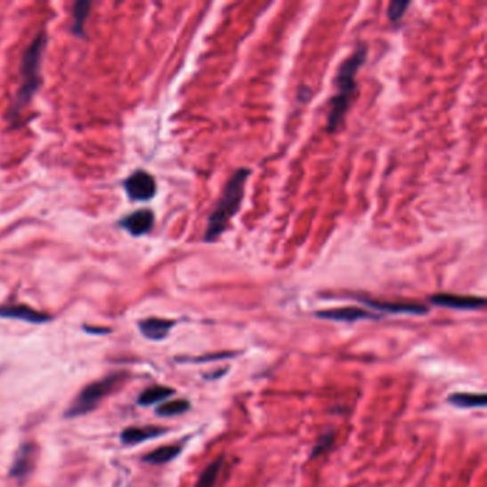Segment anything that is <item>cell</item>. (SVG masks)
<instances>
[{"mask_svg": "<svg viewBox=\"0 0 487 487\" xmlns=\"http://www.w3.org/2000/svg\"><path fill=\"white\" fill-rule=\"evenodd\" d=\"M366 58H368V47L359 46L354 53L340 65L337 77H336L337 91H336L335 98L330 101V112L328 118L329 132H335L339 127L347 110L351 108L352 98L358 89L356 75L359 69L365 63Z\"/></svg>", "mask_w": 487, "mask_h": 487, "instance_id": "cell-1", "label": "cell"}, {"mask_svg": "<svg viewBox=\"0 0 487 487\" xmlns=\"http://www.w3.org/2000/svg\"><path fill=\"white\" fill-rule=\"evenodd\" d=\"M249 176V169H239L231 175L228 183L224 186L221 200L216 203V207L210 214L205 238H203L206 243L216 242V239L228 228L231 217L238 214L243 198H245L246 181Z\"/></svg>", "mask_w": 487, "mask_h": 487, "instance_id": "cell-2", "label": "cell"}, {"mask_svg": "<svg viewBox=\"0 0 487 487\" xmlns=\"http://www.w3.org/2000/svg\"><path fill=\"white\" fill-rule=\"evenodd\" d=\"M47 45V33L45 30L32 40L23 53L22 63H20V86L16 93L15 103H13V113L19 115L25 106L29 105L30 101L42 86V58Z\"/></svg>", "mask_w": 487, "mask_h": 487, "instance_id": "cell-3", "label": "cell"}, {"mask_svg": "<svg viewBox=\"0 0 487 487\" xmlns=\"http://www.w3.org/2000/svg\"><path fill=\"white\" fill-rule=\"evenodd\" d=\"M123 379H125V375H110L105 379L87 385L69 406L65 413L66 418H77V416L86 415L89 411L93 410L101 403V399H105L110 392H113V389L120 385Z\"/></svg>", "mask_w": 487, "mask_h": 487, "instance_id": "cell-4", "label": "cell"}, {"mask_svg": "<svg viewBox=\"0 0 487 487\" xmlns=\"http://www.w3.org/2000/svg\"><path fill=\"white\" fill-rule=\"evenodd\" d=\"M125 191L132 200L148 202L155 198L158 186L152 175L146 170H136L125 181Z\"/></svg>", "mask_w": 487, "mask_h": 487, "instance_id": "cell-5", "label": "cell"}, {"mask_svg": "<svg viewBox=\"0 0 487 487\" xmlns=\"http://www.w3.org/2000/svg\"><path fill=\"white\" fill-rule=\"evenodd\" d=\"M430 302L436 306L456 309V311H479L486 306V300L483 297L460 296V295H450V293H437L430 296Z\"/></svg>", "mask_w": 487, "mask_h": 487, "instance_id": "cell-6", "label": "cell"}, {"mask_svg": "<svg viewBox=\"0 0 487 487\" xmlns=\"http://www.w3.org/2000/svg\"><path fill=\"white\" fill-rule=\"evenodd\" d=\"M155 224V214L150 209L136 210L134 214L127 215L119 222V226L134 238L146 235L152 231Z\"/></svg>", "mask_w": 487, "mask_h": 487, "instance_id": "cell-7", "label": "cell"}, {"mask_svg": "<svg viewBox=\"0 0 487 487\" xmlns=\"http://www.w3.org/2000/svg\"><path fill=\"white\" fill-rule=\"evenodd\" d=\"M0 318L28 321V323H33V325L46 323L52 319L45 312L37 311V309L26 306V304H0Z\"/></svg>", "mask_w": 487, "mask_h": 487, "instance_id": "cell-8", "label": "cell"}, {"mask_svg": "<svg viewBox=\"0 0 487 487\" xmlns=\"http://www.w3.org/2000/svg\"><path fill=\"white\" fill-rule=\"evenodd\" d=\"M37 463V448L33 443H25L19 448L11 467V476L22 482L29 476Z\"/></svg>", "mask_w": 487, "mask_h": 487, "instance_id": "cell-9", "label": "cell"}, {"mask_svg": "<svg viewBox=\"0 0 487 487\" xmlns=\"http://www.w3.org/2000/svg\"><path fill=\"white\" fill-rule=\"evenodd\" d=\"M316 316L325 321H365V319H379V316L370 313V312L361 309V307H340V309H330V311H321L316 313Z\"/></svg>", "mask_w": 487, "mask_h": 487, "instance_id": "cell-10", "label": "cell"}, {"mask_svg": "<svg viewBox=\"0 0 487 487\" xmlns=\"http://www.w3.org/2000/svg\"><path fill=\"white\" fill-rule=\"evenodd\" d=\"M175 325L176 321H169V319L149 318L139 321L142 335L150 340L166 339Z\"/></svg>", "mask_w": 487, "mask_h": 487, "instance_id": "cell-11", "label": "cell"}, {"mask_svg": "<svg viewBox=\"0 0 487 487\" xmlns=\"http://www.w3.org/2000/svg\"><path fill=\"white\" fill-rule=\"evenodd\" d=\"M363 304L368 306L373 307L376 311L387 312V313H404V314H426L429 312L426 306L419 304H401V302H376V300L363 299Z\"/></svg>", "mask_w": 487, "mask_h": 487, "instance_id": "cell-12", "label": "cell"}, {"mask_svg": "<svg viewBox=\"0 0 487 487\" xmlns=\"http://www.w3.org/2000/svg\"><path fill=\"white\" fill-rule=\"evenodd\" d=\"M166 432L167 430L165 427H129V429L123 430L120 439L125 444L143 443V442L153 439V437L162 436Z\"/></svg>", "mask_w": 487, "mask_h": 487, "instance_id": "cell-13", "label": "cell"}, {"mask_svg": "<svg viewBox=\"0 0 487 487\" xmlns=\"http://www.w3.org/2000/svg\"><path fill=\"white\" fill-rule=\"evenodd\" d=\"M92 2H87V0H80L77 2L75 6H73V23L72 28H70V32L75 35L77 37H86V30H85V26H86L87 18L91 15Z\"/></svg>", "mask_w": 487, "mask_h": 487, "instance_id": "cell-14", "label": "cell"}, {"mask_svg": "<svg viewBox=\"0 0 487 487\" xmlns=\"http://www.w3.org/2000/svg\"><path fill=\"white\" fill-rule=\"evenodd\" d=\"M449 403L459 409L484 408L487 403L486 394H451L448 397Z\"/></svg>", "mask_w": 487, "mask_h": 487, "instance_id": "cell-15", "label": "cell"}, {"mask_svg": "<svg viewBox=\"0 0 487 487\" xmlns=\"http://www.w3.org/2000/svg\"><path fill=\"white\" fill-rule=\"evenodd\" d=\"M182 444H169V446H162V448L156 449L152 453H149L143 458L146 463H152V465H163V463L170 462L174 460L177 456L181 455Z\"/></svg>", "mask_w": 487, "mask_h": 487, "instance_id": "cell-16", "label": "cell"}, {"mask_svg": "<svg viewBox=\"0 0 487 487\" xmlns=\"http://www.w3.org/2000/svg\"><path fill=\"white\" fill-rule=\"evenodd\" d=\"M175 390L167 386H152L146 389L139 397V404L141 406H152V404L159 403L165 401L167 397L172 396Z\"/></svg>", "mask_w": 487, "mask_h": 487, "instance_id": "cell-17", "label": "cell"}, {"mask_svg": "<svg viewBox=\"0 0 487 487\" xmlns=\"http://www.w3.org/2000/svg\"><path fill=\"white\" fill-rule=\"evenodd\" d=\"M223 463L224 456H219L216 460L210 463V465L203 470L195 487H215L217 477H219V473H221L222 467H223Z\"/></svg>", "mask_w": 487, "mask_h": 487, "instance_id": "cell-18", "label": "cell"}, {"mask_svg": "<svg viewBox=\"0 0 487 487\" xmlns=\"http://www.w3.org/2000/svg\"><path fill=\"white\" fill-rule=\"evenodd\" d=\"M191 409V403L184 399H179V401L167 402V403L160 404L159 408L156 409V413L159 416H165V418H170V416L182 415L184 411H188Z\"/></svg>", "mask_w": 487, "mask_h": 487, "instance_id": "cell-19", "label": "cell"}, {"mask_svg": "<svg viewBox=\"0 0 487 487\" xmlns=\"http://www.w3.org/2000/svg\"><path fill=\"white\" fill-rule=\"evenodd\" d=\"M333 443H335V432H326L323 436L319 437L316 443H314L313 449H312V458H319V456L325 455L326 451L330 450Z\"/></svg>", "mask_w": 487, "mask_h": 487, "instance_id": "cell-20", "label": "cell"}, {"mask_svg": "<svg viewBox=\"0 0 487 487\" xmlns=\"http://www.w3.org/2000/svg\"><path fill=\"white\" fill-rule=\"evenodd\" d=\"M409 2H401V0H396V2H392L389 6V11H387V15H389L390 20L392 22H397L401 20L402 16L404 15V12L409 8Z\"/></svg>", "mask_w": 487, "mask_h": 487, "instance_id": "cell-21", "label": "cell"}, {"mask_svg": "<svg viewBox=\"0 0 487 487\" xmlns=\"http://www.w3.org/2000/svg\"><path fill=\"white\" fill-rule=\"evenodd\" d=\"M85 330H86L87 333H109L110 330L109 329L105 328H89V326H85Z\"/></svg>", "mask_w": 487, "mask_h": 487, "instance_id": "cell-22", "label": "cell"}]
</instances>
